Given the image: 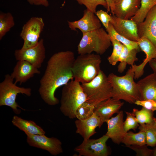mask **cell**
Instances as JSON below:
<instances>
[{
	"label": "cell",
	"instance_id": "obj_1",
	"mask_svg": "<svg viewBox=\"0 0 156 156\" xmlns=\"http://www.w3.org/2000/svg\"><path fill=\"white\" fill-rule=\"evenodd\" d=\"M75 59L74 52L66 51L55 53L48 60L38 89L41 98L48 105L58 104L56 90L74 79L72 66Z\"/></svg>",
	"mask_w": 156,
	"mask_h": 156
},
{
	"label": "cell",
	"instance_id": "obj_2",
	"mask_svg": "<svg viewBox=\"0 0 156 156\" xmlns=\"http://www.w3.org/2000/svg\"><path fill=\"white\" fill-rule=\"evenodd\" d=\"M108 77L112 87V98L131 104L140 100V93L137 83L134 80V73L131 67L123 76L110 73Z\"/></svg>",
	"mask_w": 156,
	"mask_h": 156
},
{
	"label": "cell",
	"instance_id": "obj_3",
	"mask_svg": "<svg viewBox=\"0 0 156 156\" xmlns=\"http://www.w3.org/2000/svg\"><path fill=\"white\" fill-rule=\"evenodd\" d=\"M86 101V96L80 83L75 80L70 81L62 88L60 110L65 116L74 119L76 118L77 108Z\"/></svg>",
	"mask_w": 156,
	"mask_h": 156
},
{
	"label": "cell",
	"instance_id": "obj_4",
	"mask_svg": "<svg viewBox=\"0 0 156 156\" xmlns=\"http://www.w3.org/2000/svg\"><path fill=\"white\" fill-rule=\"evenodd\" d=\"M101 62V56L97 54H79L72 66L74 80L81 83L90 81L99 74Z\"/></svg>",
	"mask_w": 156,
	"mask_h": 156
},
{
	"label": "cell",
	"instance_id": "obj_5",
	"mask_svg": "<svg viewBox=\"0 0 156 156\" xmlns=\"http://www.w3.org/2000/svg\"><path fill=\"white\" fill-rule=\"evenodd\" d=\"M82 33V37L77 46V51L79 55L91 53L93 52L102 55L112 44L109 35L103 28Z\"/></svg>",
	"mask_w": 156,
	"mask_h": 156
},
{
	"label": "cell",
	"instance_id": "obj_6",
	"mask_svg": "<svg viewBox=\"0 0 156 156\" xmlns=\"http://www.w3.org/2000/svg\"><path fill=\"white\" fill-rule=\"evenodd\" d=\"M81 86L86 97V102L95 107L101 102L112 98V87L111 82L101 70L92 80L81 83Z\"/></svg>",
	"mask_w": 156,
	"mask_h": 156
},
{
	"label": "cell",
	"instance_id": "obj_7",
	"mask_svg": "<svg viewBox=\"0 0 156 156\" xmlns=\"http://www.w3.org/2000/svg\"><path fill=\"white\" fill-rule=\"evenodd\" d=\"M14 79L10 75L7 74L5 76L3 81L0 83V106H6L11 107L14 112L20 114L21 110L18 107L25 110L16 103V99L18 94H25L30 96L31 94V90L30 88H25L17 86L13 82Z\"/></svg>",
	"mask_w": 156,
	"mask_h": 156
},
{
	"label": "cell",
	"instance_id": "obj_8",
	"mask_svg": "<svg viewBox=\"0 0 156 156\" xmlns=\"http://www.w3.org/2000/svg\"><path fill=\"white\" fill-rule=\"evenodd\" d=\"M44 26L41 17H33L29 20L23 26L20 34V36L24 41L21 49L24 50L36 46Z\"/></svg>",
	"mask_w": 156,
	"mask_h": 156
},
{
	"label": "cell",
	"instance_id": "obj_9",
	"mask_svg": "<svg viewBox=\"0 0 156 156\" xmlns=\"http://www.w3.org/2000/svg\"><path fill=\"white\" fill-rule=\"evenodd\" d=\"M109 138L106 135L97 139L83 140L75 148L79 156H107L109 154L106 142Z\"/></svg>",
	"mask_w": 156,
	"mask_h": 156
},
{
	"label": "cell",
	"instance_id": "obj_10",
	"mask_svg": "<svg viewBox=\"0 0 156 156\" xmlns=\"http://www.w3.org/2000/svg\"><path fill=\"white\" fill-rule=\"evenodd\" d=\"M16 60L27 61L38 69L40 68L46 57V50L44 40L41 39L35 46L24 50H15Z\"/></svg>",
	"mask_w": 156,
	"mask_h": 156
},
{
	"label": "cell",
	"instance_id": "obj_11",
	"mask_svg": "<svg viewBox=\"0 0 156 156\" xmlns=\"http://www.w3.org/2000/svg\"><path fill=\"white\" fill-rule=\"evenodd\" d=\"M27 136V142L30 146L46 150L54 156L63 152L62 142L57 138L48 137L45 134Z\"/></svg>",
	"mask_w": 156,
	"mask_h": 156
},
{
	"label": "cell",
	"instance_id": "obj_12",
	"mask_svg": "<svg viewBox=\"0 0 156 156\" xmlns=\"http://www.w3.org/2000/svg\"><path fill=\"white\" fill-rule=\"evenodd\" d=\"M110 23L118 34L127 39L135 42L139 39L137 24L132 20L120 18L112 15Z\"/></svg>",
	"mask_w": 156,
	"mask_h": 156
},
{
	"label": "cell",
	"instance_id": "obj_13",
	"mask_svg": "<svg viewBox=\"0 0 156 156\" xmlns=\"http://www.w3.org/2000/svg\"><path fill=\"white\" fill-rule=\"evenodd\" d=\"M137 42L141 50L146 54V57L139 65L131 66L134 73L135 79L141 77L144 73V68L151 60L156 58V47L148 39L145 37L139 38Z\"/></svg>",
	"mask_w": 156,
	"mask_h": 156
},
{
	"label": "cell",
	"instance_id": "obj_14",
	"mask_svg": "<svg viewBox=\"0 0 156 156\" xmlns=\"http://www.w3.org/2000/svg\"><path fill=\"white\" fill-rule=\"evenodd\" d=\"M137 25L139 38H147L156 47V5L150 10L144 21Z\"/></svg>",
	"mask_w": 156,
	"mask_h": 156
},
{
	"label": "cell",
	"instance_id": "obj_15",
	"mask_svg": "<svg viewBox=\"0 0 156 156\" xmlns=\"http://www.w3.org/2000/svg\"><path fill=\"white\" fill-rule=\"evenodd\" d=\"M68 25L71 30L76 31L77 29L82 32H86L101 27L100 20L95 13L86 9L83 11V17L77 21H68Z\"/></svg>",
	"mask_w": 156,
	"mask_h": 156
},
{
	"label": "cell",
	"instance_id": "obj_16",
	"mask_svg": "<svg viewBox=\"0 0 156 156\" xmlns=\"http://www.w3.org/2000/svg\"><path fill=\"white\" fill-rule=\"evenodd\" d=\"M123 116V111H120L115 116L111 118L106 122L107 129L105 134L114 143L118 144L122 143L126 133L124 128Z\"/></svg>",
	"mask_w": 156,
	"mask_h": 156
},
{
	"label": "cell",
	"instance_id": "obj_17",
	"mask_svg": "<svg viewBox=\"0 0 156 156\" xmlns=\"http://www.w3.org/2000/svg\"><path fill=\"white\" fill-rule=\"evenodd\" d=\"M76 128V132L86 140L96 133V129L100 128L103 122L94 112L90 118L83 120L77 119L75 122Z\"/></svg>",
	"mask_w": 156,
	"mask_h": 156
},
{
	"label": "cell",
	"instance_id": "obj_18",
	"mask_svg": "<svg viewBox=\"0 0 156 156\" xmlns=\"http://www.w3.org/2000/svg\"><path fill=\"white\" fill-rule=\"evenodd\" d=\"M38 68L28 62L23 60L18 61L11 74L15 80L14 83L20 84L26 82L35 74H40Z\"/></svg>",
	"mask_w": 156,
	"mask_h": 156
},
{
	"label": "cell",
	"instance_id": "obj_19",
	"mask_svg": "<svg viewBox=\"0 0 156 156\" xmlns=\"http://www.w3.org/2000/svg\"><path fill=\"white\" fill-rule=\"evenodd\" d=\"M124 103L110 98L101 102L95 107L94 112L104 123L115 113H118Z\"/></svg>",
	"mask_w": 156,
	"mask_h": 156
},
{
	"label": "cell",
	"instance_id": "obj_20",
	"mask_svg": "<svg viewBox=\"0 0 156 156\" xmlns=\"http://www.w3.org/2000/svg\"><path fill=\"white\" fill-rule=\"evenodd\" d=\"M141 0H118L115 3L112 15L125 19L133 16L139 9Z\"/></svg>",
	"mask_w": 156,
	"mask_h": 156
},
{
	"label": "cell",
	"instance_id": "obj_21",
	"mask_svg": "<svg viewBox=\"0 0 156 156\" xmlns=\"http://www.w3.org/2000/svg\"><path fill=\"white\" fill-rule=\"evenodd\" d=\"M137 85L140 100L151 99L156 101V74H151L138 81Z\"/></svg>",
	"mask_w": 156,
	"mask_h": 156
},
{
	"label": "cell",
	"instance_id": "obj_22",
	"mask_svg": "<svg viewBox=\"0 0 156 156\" xmlns=\"http://www.w3.org/2000/svg\"><path fill=\"white\" fill-rule=\"evenodd\" d=\"M12 122L14 125L23 131L27 136L45 134L43 129L33 121L25 120L14 116L12 118Z\"/></svg>",
	"mask_w": 156,
	"mask_h": 156
},
{
	"label": "cell",
	"instance_id": "obj_23",
	"mask_svg": "<svg viewBox=\"0 0 156 156\" xmlns=\"http://www.w3.org/2000/svg\"><path fill=\"white\" fill-rule=\"evenodd\" d=\"M139 50L134 49L129 50L123 45L122 50L120 56V63L118 66V71L121 73L125 69L127 64L132 66L138 60L137 54Z\"/></svg>",
	"mask_w": 156,
	"mask_h": 156
},
{
	"label": "cell",
	"instance_id": "obj_24",
	"mask_svg": "<svg viewBox=\"0 0 156 156\" xmlns=\"http://www.w3.org/2000/svg\"><path fill=\"white\" fill-rule=\"evenodd\" d=\"M140 4L135 14L130 18L137 24L144 21L150 10L156 5V0H141Z\"/></svg>",
	"mask_w": 156,
	"mask_h": 156
},
{
	"label": "cell",
	"instance_id": "obj_25",
	"mask_svg": "<svg viewBox=\"0 0 156 156\" xmlns=\"http://www.w3.org/2000/svg\"><path fill=\"white\" fill-rule=\"evenodd\" d=\"M122 143L126 147L133 145H142L146 144L145 134L143 131L139 130L137 133L132 131L126 132Z\"/></svg>",
	"mask_w": 156,
	"mask_h": 156
},
{
	"label": "cell",
	"instance_id": "obj_26",
	"mask_svg": "<svg viewBox=\"0 0 156 156\" xmlns=\"http://www.w3.org/2000/svg\"><path fill=\"white\" fill-rule=\"evenodd\" d=\"M139 130L144 132L146 140V145L151 147L156 146V121L148 124L139 125Z\"/></svg>",
	"mask_w": 156,
	"mask_h": 156
},
{
	"label": "cell",
	"instance_id": "obj_27",
	"mask_svg": "<svg viewBox=\"0 0 156 156\" xmlns=\"http://www.w3.org/2000/svg\"><path fill=\"white\" fill-rule=\"evenodd\" d=\"M110 37L117 40L126 46L129 50L136 49L140 50L137 42L129 40L118 34L115 30L113 26L109 23L107 28L106 29Z\"/></svg>",
	"mask_w": 156,
	"mask_h": 156
},
{
	"label": "cell",
	"instance_id": "obj_28",
	"mask_svg": "<svg viewBox=\"0 0 156 156\" xmlns=\"http://www.w3.org/2000/svg\"><path fill=\"white\" fill-rule=\"evenodd\" d=\"M15 25L14 17L10 12H0V40Z\"/></svg>",
	"mask_w": 156,
	"mask_h": 156
},
{
	"label": "cell",
	"instance_id": "obj_29",
	"mask_svg": "<svg viewBox=\"0 0 156 156\" xmlns=\"http://www.w3.org/2000/svg\"><path fill=\"white\" fill-rule=\"evenodd\" d=\"M132 113L140 125L150 123L156 121L153 112L144 107L140 110L133 108Z\"/></svg>",
	"mask_w": 156,
	"mask_h": 156
},
{
	"label": "cell",
	"instance_id": "obj_30",
	"mask_svg": "<svg viewBox=\"0 0 156 156\" xmlns=\"http://www.w3.org/2000/svg\"><path fill=\"white\" fill-rule=\"evenodd\" d=\"M95 106L87 102L81 105L77 109L75 113L77 119L83 120L90 117L94 113Z\"/></svg>",
	"mask_w": 156,
	"mask_h": 156
},
{
	"label": "cell",
	"instance_id": "obj_31",
	"mask_svg": "<svg viewBox=\"0 0 156 156\" xmlns=\"http://www.w3.org/2000/svg\"><path fill=\"white\" fill-rule=\"evenodd\" d=\"M110 37L113 48L111 55L107 58V60L110 64L114 66L119 61L123 44L113 38Z\"/></svg>",
	"mask_w": 156,
	"mask_h": 156
},
{
	"label": "cell",
	"instance_id": "obj_32",
	"mask_svg": "<svg viewBox=\"0 0 156 156\" xmlns=\"http://www.w3.org/2000/svg\"><path fill=\"white\" fill-rule=\"evenodd\" d=\"M80 5H84L87 9L95 14L98 5H101L107 9V5L105 0H74Z\"/></svg>",
	"mask_w": 156,
	"mask_h": 156
},
{
	"label": "cell",
	"instance_id": "obj_33",
	"mask_svg": "<svg viewBox=\"0 0 156 156\" xmlns=\"http://www.w3.org/2000/svg\"><path fill=\"white\" fill-rule=\"evenodd\" d=\"M126 114V119L124 122V128L126 132L130 129L135 131L139 125L136 118L132 112H125Z\"/></svg>",
	"mask_w": 156,
	"mask_h": 156
},
{
	"label": "cell",
	"instance_id": "obj_34",
	"mask_svg": "<svg viewBox=\"0 0 156 156\" xmlns=\"http://www.w3.org/2000/svg\"><path fill=\"white\" fill-rule=\"evenodd\" d=\"M146 144L137 145H133L128 146L127 147L134 151L138 156H153V149L148 147Z\"/></svg>",
	"mask_w": 156,
	"mask_h": 156
},
{
	"label": "cell",
	"instance_id": "obj_35",
	"mask_svg": "<svg viewBox=\"0 0 156 156\" xmlns=\"http://www.w3.org/2000/svg\"><path fill=\"white\" fill-rule=\"evenodd\" d=\"M134 104L153 112L156 111V101L153 100H137Z\"/></svg>",
	"mask_w": 156,
	"mask_h": 156
},
{
	"label": "cell",
	"instance_id": "obj_36",
	"mask_svg": "<svg viewBox=\"0 0 156 156\" xmlns=\"http://www.w3.org/2000/svg\"><path fill=\"white\" fill-rule=\"evenodd\" d=\"M95 14L105 29H106L107 28L111 21V15L108 14L107 12L101 10L96 12Z\"/></svg>",
	"mask_w": 156,
	"mask_h": 156
},
{
	"label": "cell",
	"instance_id": "obj_37",
	"mask_svg": "<svg viewBox=\"0 0 156 156\" xmlns=\"http://www.w3.org/2000/svg\"><path fill=\"white\" fill-rule=\"evenodd\" d=\"M31 5H42L47 7L49 5L48 0H27Z\"/></svg>",
	"mask_w": 156,
	"mask_h": 156
},
{
	"label": "cell",
	"instance_id": "obj_38",
	"mask_svg": "<svg viewBox=\"0 0 156 156\" xmlns=\"http://www.w3.org/2000/svg\"><path fill=\"white\" fill-rule=\"evenodd\" d=\"M107 2V12L111 11L112 12L114 10L115 7V3L113 0H105Z\"/></svg>",
	"mask_w": 156,
	"mask_h": 156
},
{
	"label": "cell",
	"instance_id": "obj_39",
	"mask_svg": "<svg viewBox=\"0 0 156 156\" xmlns=\"http://www.w3.org/2000/svg\"><path fill=\"white\" fill-rule=\"evenodd\" d=\"M149 65L153 73L156 74V59L151 60L148 62Z\"/></svg>",
	"mask_w": 156,
	"mask_h": 156
},
{
	"label": "cell",
	"instance_id": "obj_40",
	"mask_svg": "<svg viewBox=\"0 0 156 156\" xmlns=\"http://www.w3.org/2000/svg\"><path fill=\"white\" fill-rule=\"evenodd\" d=\"M153 156H156V147L153 149Z\"/></svg>",
	"mask_w": 156,
	"mask_h": 156
},
{
	"label": "cell",
	"instance_id": "obj_41",
	"mask_svg": "<svg viewBox=\"0 0 156 156\" xmlns=\"http://www.w3.org/2000/svg\"><path fill=\"white\" fill-rule=\"evenodd\" d=\"M114 3H117L118 1V0H113Z\"/></svg>",
	"mask_w": 156,
	"mask_h": 156
},
{
	"label": "cell",
	"instance_id": "obj_42",
	"mask_svg": "<svg viewBox=\"0 0 156 156\" xmlns=\"http://www.w3.org/2000/svg\"><path fill=\"white\" fill-rule=\"evenodd\" d=\"M155 59H156V58H155Z\"/></svg>",
	"mask_w": 156,
	"mask_h": 156
}]
</instances>
